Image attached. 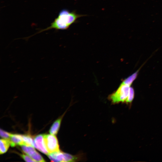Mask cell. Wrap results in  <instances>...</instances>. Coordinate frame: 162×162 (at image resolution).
Returning <instances> with one entry per match:
<instances>
[{
	"label": "cell",
	"instance_id": "1",
	"mask_svg": "<svg viewBox=\"0 0 162 162\" xmlns=\"http://www.w3.org/2000/svg\"><path fill=\"white\" fill-rule=\"evenodd\" d=\"M84 16L78 14L75 11L70 12L67 9H62L60 11L58 16L51 24L50 26L40 31L38 33L52 29H67L72 24L76 22L78 18Z\"/></svg>",
	"mask_w": 162,
	"mask_h": 162
},
{
	"label": "cell",
	"instance_id": "2",
	"mask_svg": "<svg viewBox=\"0 0 162 162\" xmlns=\"http://www.w3.org/2000/svg\"><path fill=\"white\" fill-rule=\"evenodd\" d=\"M130 87V86L122 83L118 89L110 95V99L113 103L125 102Z\"/></svg>",
	"mask_w": 162,
	"mask_h": 162
},
{
	"label": "cell",
	"instance_id": "3",
	"mask_svg": "<svg viewBox=\"0 0 162 162\" xmlns=\"http://www.w3.org/2000/svg\"><path fill=\"white\" fill-rule=\"evenodd\" d=\"M45 146L49 154L60 151L57 137L52 134H44Z\"/></svg>",
	"mask_w": 162,
	"mask_h": 162
},
{
	"label": "cell",
	"instance_id": "4",
	"mask_svg": "<svg viewBox=\"0 0 162 162\" xmlns=\"http://www.w3.org/2000/svg\"><path fill=\"white\" fill-rule=\"evenodd\" d=\"M52 161L74 162L78 159L77 156L60 152L50 154L48 155Z\"/></svg>",
	"mask_w": 162,
	"mask_h": 162
},
{
	"label": "cell",
	"instance_id": "5",
	"mask_svg": "<svg viewBox=\"0 0 162 162\" xmlns=\"http://www.w3.org/2000/svg\"><path fill=\"white\" fill-rule=\"evenodd\" d=\"M34 147L45 154L48 155L47 151L44 143V134H40L37 136L34 139Z\"/></svg>",
	"mask_w": 162,
	"mask_h": 162
},
{
	"label": "cell",
	"instance_id": "6",
	"mask_svg": "<svg viewBox=\"0 0 162 162\" xmlns=\"http://www.w3.org/2000/svg\"><path fill=\"white\" fill-rule=\"evenodd\" d=\"M9 140L10 145L14 147L16 145L21 146L23 145L22 135L18 134H10Z\"/></svg>",
	"mask_w": 162,
	"mask_h": 162
},
{
	"label": "cell",
	"instance_id": "7",
	"mask_svg": "<svg viewBox=\"0 0 162 162\" xmlns=\"http://www.w3.org/2000/svg\"><path fill=\"white\" fill-rule=\"evenodd\" d=\"M10 145L9 140L1 139L0 140V154H3L8 150Z\"/></svg>",
	"mask_w": 162,
	"mask_h": 162
},
{
	"label": "cell",
	"instance_id": "8",
	"mask_svg": "<svg viewBox=\"0 0 162 162\" xmlns=\"http://www.w3.org/2000/svg\"><path fill=\"white\" fill-rule=\"evenodd\" d=\"M62 117L56 120L53 124L49 130L50 134L55 135L57 134L59 129Z\"/></svg>",
	"mask_w": 162,
	"mask_h": 162
},
{
	"label": "cell",
	"instance_id": "9",
	"mask_svg": "<svg viewBox=\"0 0 162 162\" xmlns=\"http://www.w3.org/2000/svg\"><path fill=\"white\" fill-rule=\"evenodd\" d=\"M36 162H45L41 155L35 150L32 151L28 155Z\"/></svg>",
	"mask_w": 162,
	"mask_h": 162
},
{
	"label": "cell",
	"instance_id": "10",
	"mask_svg": "<svg viewBox=\"0 0 162 162\" xmlns=\"http://www.w3.org/2000/svg\"><path fill=\"white\" fill-rule=\"evenodd\" d=\"M139 71V70L136 71L132 74L125 79L124 81H123L122 83L123 84L130 86L133 81L136 78L137 76Z\"/></svg>",
	"mask_w": 162,
	"mask_h": 162
},
{
	"label": "cell",
	"instance_id": "11",
	"mask_svg": "<svg viewBox=\"0 0 162 162\" xmlns=\"http://www.w3.org/2000/svg\"><path fill=\"white\" fill-rule=\"evenodd\" d=\"M23 144V145L32 146L34 147L35 143L34 140L30 136L22 135Z\"/></svg>",
	"mask_w": 162,
	"mask_h": 162
},
{
	"label": "cell",
	"instance_id": "12",
	"mask_svg": "<svg viewBox=\"0 0 162 162\" xmlns=\"http://www.w3.org/2000/svg\"><path fill=\"white\" fill-rule=\"evenodd\" d=\"M134 96V88L130 87L129 93L125 101L127 103H130L133 100Z\"/></svg>",
	"mask_w": 162,
	"mask_h": 162
},
{
	"label": "cell",
	"instance_id": "13",
	"mask_svg": "<svg viewBox=\"0 0 162 162\" xmlns=\"http://www.w3.org/2000/svg\"><path fill=\"white\" fill-rule=\"evenodd\" d=\"M0 136L2 137L5 139H10L11 134L4 131L1 129H0Z\"/></svg>",
	"mask_w": 162,
	"mask_h": 162
},
{
	"label": "cell",
	"instance_id": "14",
	"mask_svg": "<svg viewBox=\"0 0 162 162\" xmlns=\"http://www.w3.org/2000/svg\"><path fill=\"white\" fill-rule=\"evenodd\" d=\"M20 156L26 162H36L30 156L25 155L23 154H20Z\"/></svg>",
	"mask_w": 162,
	"mask_h": 162
}]
</instances>
